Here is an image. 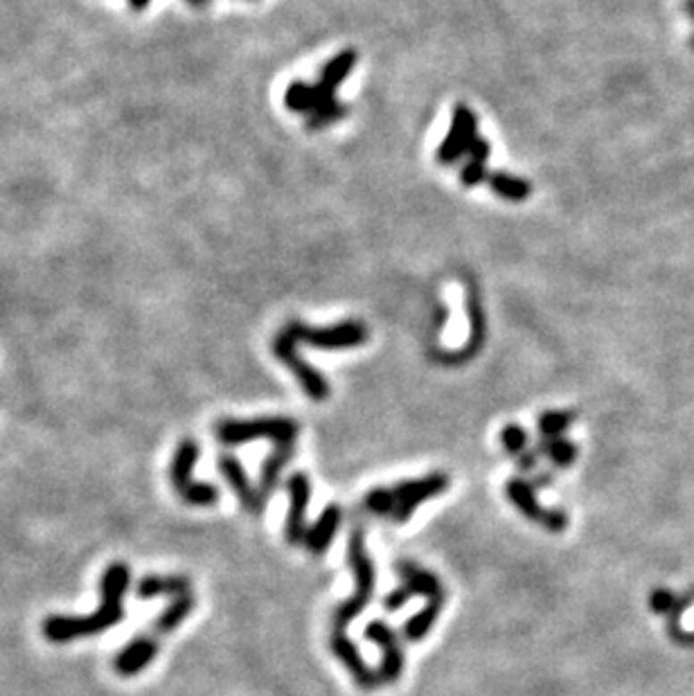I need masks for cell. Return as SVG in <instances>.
<instances>
[{
  "label": "cell",
  "instance_id": "e0dca14e",
  "mask_svg": "<svg viewBox=\"0 0 694 696\" xmlns=\"http://www.w3.org/2000/svg\"><path fill=\"white\" fill-rule=\"evenodd\" d=\"M397 573L399 577H402V586H406V589L413 595H418V598H444V586H442V581L437 580L436 573L427 571L422 565L413 564V561H402V564H397Z\"/></svg>",
  "mask_w": 694,
  "mask_h": 696
},
{
  "label": "cell",
  "instance_id": "9c48e42d",
  "mask_svg": "<svg viewBox=\"0 0 694 696\" xmlns=\"http://www.w3.org/2000/svg\"><path fill=\"white\" fill-rule=\"evenodd\" d=\"M478 138V117L467 104H455L453 115H451L449 133H446L444 142L437 149V163L440 165H455L462 156H467L471 142Z\"/></svg>",
  "mask_w": 694,
  "mask_h": 696
},
{
  "label": "cell",
  "instance_id": "4fadbf2b",
  "mask_svg": "<svg viewBox=\"0 0 694 696\" xmlns=\"http://www.w3.org/2000/svg\"><path fill=\"white\" fill-rule=\"evenodd\" d=\"M160 651V638L154 636L151 631L140 633L133 641H129L123 649L118 651L115 660H113V667L120 676H136V674L145 672L151 663L156 660Z\"/></svg>",
  "mask_w": 694,
  "mask_h": 696
},
{
  "label": "cell",
  "instance_id": "4316f807",
  "mask_svg": "<svg viewBox=\"0 0 694 696\" xmlns=\"http://www.w3.org/2000/svg\"><path fill=\"white\" fill-rule=\"evenodd\" d=\"M577 420L575 411H548L537 421V430L541 437H562Z\"/></svg>",
  "mask_w": 694,
  "mask_h": 696
},
{
  "label": "cell",
  "instance_id": "52a82bcc",
  "mask_svg": "<svg viewBox=\"0 0 694 696\" xmlns=\"http://www.w3.org/2000/svg\"><path fill=\"white\" fill-rule=\"evenodd\" d=\"M449 476L442 471H433L424 478H415V480H403L397 487H393L394 491V523H406L410 516L415 514L419 505L427 503V500L436 498V496L444 494L449 489Z\"/></svg>",
  "mask_w": 694,
  "mask_h": 696
},
{
  "label": "cell",
  "instance_id": "8fae6325",
  "mask_svg": "<svg viewBox=\"0 0 694 696\" xmlns=\"http://www.w3.org/2000/svg\"><path fill=\"white\" fill-rule=\"evenodd\" d=\"M219 464V473L225 478L228 487L233 489V494L240 500L241 510L249 512L250 516H259L267 507V496L262 494L258 485H253L250 476L246 473V469L241 467L240 460L233 454H224L216 460Z\"/></svg>",
  "mask_w": 694,
  "mask_h": 696
},
{
  "label": "cell",
  "instance_id": "d6986e66",
  "mask_svg": "<svg viewBox=\"0 0 694 696\" xmlns=\"http://www.w3.org/2000/svg\"><path fill=\"white\" fill-rule=\"evenodd\" d=\"M194 607H197V599H194L192 593L172 598V602H169L167 607L163 608V613L156 617V622L149 626V631L158 638L169 636V633H174V631L179 629V626L183 624V622L188 620L190 615H192Z\"/></svg>",
  "mask_w": 694,
  "mask_h": 696
},
{
  "label": "cell",
  "instance_id": "83f0119b",
  "mask_svg": "<svg viewBox=\"0 0 694 696\" xmlns=\"http://www.w3.org/2000/svg\"><path fill=\"white\" fill-rule=\"evenodd\" d=\"M345 115H347L345 104L338 102V99H332V102L316 106L314 111L307 115V129H311V132H320V129H327V126H332L334 122H338Z\"/></svg>",
  "mask_w": 694,
  "mask_h": 696
},
{
  "label": "cell",
  "instance_id": "f546056e",
  "mask_svg": "<svg viewBox=\"0 0 694 696\" xmlns=\"http://www.w3.org/2000/svg\"><path fill=\"white\" fill-rule=\"evenodd\" d=\"M394 505H397V500H394L393 489H385V487H375V489H370L366 494V507L377 516H385V514L393 516Z\"/></svg>",
  "mask_w": 694,
  "mask_h": 696
},
{
  "label": "cell",
  "instance_id": "4dcf8cb0",
  "mask_svg": "<svg viewBox=\"0 0 694 696\" xmlns=\"http://www.w3.org/2000/svg\"><path fill=\"white\" fill-rule=\"evenodd\" d=\"M489 178L487 167L485 163H474V160H467V165L460 169V182L465 187H476L480 182H485Z\"/></svg>",
  "mask_w": 694,
  "mask_h": 696
},
{
  "label": "cell",
  "instance_id": "cb8c5ba5",
  "mask_svg": "<svg viewBox=\"0 0 694 696\" xmlns=\"http://www.w3.org/2000/svg\"><path fill=\"white\" fill-rule=\"evenodd\" d=\"M442 607H444V598L428 599L427 607H424L422 611L415 613V615L403 624V636H406V641L410 642L424 641V638L428 636V631L436 626L437 617H440L442 613Z\"/></svg>",
  "mask_w": 694,
  "mask_h": 696
},
{
  "label": "cell",
  "instance_id": "1f68e13d",
  "mask_svg": "<svg viewBox=\"0 0 694 696\" xmlns=\"http://www.w3.org/2000/svg\"><path fill=\"white\" fill-rule=\"evenodd\" d=\"M410 598H415V595L410 593V590L406 589V586H399V589L390 590V593L385 595V598H384V607H385V611H390V613H397L399 608H402V607H406V604L410 602Z\"/></svg>",
  "mask_w": 694,
  "mask_h": 696
},
{
  "label": "cell",
  "instance_id": "30bf717a",
  "mask_svg": "<svg viewBox=\"0 0 694 696\" xmlns=\"http://www.w3.org/2000/svg\"><path fill=\"white\" fill-rule=\"evenodd\" d=\"M363 636L375 642L381 651V665L379 672H377L379 683H385V685L397 683L399 676L403 674L406 656H403V649L402 645H399V638L393 626L384 620H372L370 624L366 626V631H363Z\"/></svg>",
  "mask_w": 694,
  "mask_h": 696
},
{
  "label": "cell",
  "instance_id": "d590c367",
  "mask_svg": "<svg viewBox=\"0 0 694 696\" xmlns=\"http://www.w3.org/2000/svg\"><path fill=\"white\" fill-rule=\"evenodd\" d=\"M190 7H206L207 5V0H185Z\"/></svg>",
  "mask_w": 694,
  "mask_h": 696
},
{
  "label": "cell",
  "instance_id": "5bb4252c",
  "mask_svg": "<svg viewBox=\"0 0 694 696\" xmlns=\"http://www.w3.org/2000/svg\"><path fill=\"white\" fill-rule=\"evenodd\" d=\"M467 311H470V320H471V332H470V341L462 350L458 352H442L437 354V361L446 365H460L467 363V361L474 359L485 345V334H487V325H485V313L483 307H480L478 300V291L474 286H470V293H467Z\"/></svg>",
  "mask_w": 694,
  "mask_h": 696
},
{
  "label": "cell",
  "instance_id": "e575fe53",
  "mask_svg": "<svg viewBox=\"0 0 694 696\" xmlns=\"http://www.w3.org/2000/svg\"><path fill=\"white\" fill-rule=\"evenodd\" d=\"M683 14L688 16L690 21H694V0H685V3H683Z\"/></svg>",
  "mask_w": 694,
  "mask_h": 696
},
{
  "label": "cell",
  "instance_id": "5b68a950",
  "mask_svg": "<svg viewBox=\"0 0 694 696\" xmlns=\"http://www.w3.org/2000/svg\"><path fill=\"white\" fill-rule=\"evenodd\" d=\"M284 329L292 338L302 345L316 347V350H352L368 343V327L361 320H343L332 327H309L300 320L286 323Z\"/></svg>",
  "mask_w": 694,
  "mask_h": 696
},
{
  "label": "cell",
  "instance_id": "7c38bea8",
  "mask_svg": "<svg viewBox=\"0 0 694 696\" xmlns=\"http://www.w3.org/2000/svg\"><path fill=\"white\" fill-rule=\"evenodd\" d=\"M289 491V514H286L284 537L289 546L305 543L307 534V507L311 500V480L305 471H296L286 480Z\"/></svg>",
  "mask_w": 694,
  "mask_h": 696
},
{
  "label": "cell",
  "instance_id": "ffe728a7",
  "mask_svg": "<svg viewBox=\"0 0 694 696\" xmlns=\"http://www.w3.org/2000/svg\"><path fill=\"white\" fill-rule=\"evenodd\" d=\"M185 593H192L190 580L185 575H147L138 581V598L140 599L179 598Z\"/></svg>",
  "mask_w": 694,
  "mask_h": 696
},
{
  "label": "cell",
  "instance_id": "7402d4cb",
  "mask_svg": "<svg viewBox=\"0 0 694 696\" xmlns=\"http://www.w3.org/2000/svg\"><path fill=\"white\" fill-rule=\"evenodd\" d=\"M487 185L492 187V192L501 197L503 201L510 203H523L530 199L532 182L526 178L514 176L507 172H492L487 178Z\"/></svg>",
  "mask_w": 694,
  "mask_h": 696
},
{
  "label": "cell",
  "instance_id": "6da1fadb",
  "mask_svg": "<svg viewBox=\"0 0 694 696\" xmlns=\"http://www.w3.org/2000/svg\"><path fill=\"white\" fill-rule=\"evenodd\" d=\"M131 584V568L123 561H115L104 571L99 590L102 602L90 615H47L41 629L46 641L55 645H66L72 641H84L108 631L124 620V595Z\"/></svg>",
  "mask_w": 694,
  "mask_h": 696
},
{
  "label": "cell",
  "instance_id": "836d02e7",
  "mask_svg": "<svg viewBox=\"0 0 694 696\" xmlns=\"http://www.w3.org/2000/svg\"><path fill=\"white\" fill-rule=\"evenodd\" d=\"M149 3L151 0H129V5H131L136 12L147 10V7H149Z\"/></svg>",
  "mask_w": 694,
  "mask_h": 696
},
{
  "label": "cell",
  "instance_id": "277c9868",
  "mask_svg": "<svg viewBox=\"0 0 694 696\" xmlns=\"http://www.w3.org/2000/svg\"><path fill=\"white\" fill-rule=\"evenodd\" d=\"M199 446L197 439H183L172 455L169 463V480L176 494L192 507H215L219 503V489L210 482L194 480V467L199 463Z\"/></svg>",
  "mask_w": 694,
  "mask_h": 696
},
{
  "label": "cell",
  "instance_id": "8992f818",
  "mask_svg": "<svg viewBox=\"0 0 694 696\" xmlns=\"http://www.w3.org/2000/svg\"><path fill=\"white\" fill-rule=\"evenodd\" d=\"M271 347L275 359L280 361L284 368L292 369V374L296 377V381L300 384V388L305 390V395L311 399V402H325V399L329 397L332 388H329L327 378H325L314 365H309L300 354H298V343L293 341L292 334L286 332L284 327L275 334Z\"/></svg>",
  "mask_w": 694,
  "mask_h": 696
},
{
  "label": "cell",
  "instance_id": "8d00e7d4",
  "mask_svg": "<svg viewBox=\"0 0 694 696\" xmlns=\"http://www.w3.org/2000/svg\"><path fill=\"white\" fill-rule=\"evenodd\" d=\"M690 47H692V50H694V37L690 38Z\"/></svg>",
  "mask_w": 694,
  "mask_h": 696
},
{
  "label": "cell",
  "instance_id": "9a60e30c",
  "mask_svg": "<svg viewBox=\"0 0 694 696\" xmlns=\"http://www.w3.org/2000/svg\"><path fill=\"white\" fill-rule=\"evenodd\" d=\"M329 649L345 665L347 672L352 674L359 687H363V690H375V687L379 685V676L368 667L359 647L354 645V641H350L343 631H334V636L329 638Z\"/></svg>",
  "mask_w": 694,
  "mask_h": 696
},
{
  "label": "cell",
  "instance_id": "3957f363",
  "mask_svg": "<svg viewBox=\"0 0 694 696\" xmlns=\"http://www.w3.org/2000/svg\"><path fill=\"white\" fill-rule=\"evenodd\" d=\"M298 421L292 417H255V420H224L216 424V439L225 446L246 445L255 439H268L275 446L293 445L298 437Z\"/></svg>",
  "mask_w": 694,
  "mask_h": 696
},
{
  "label": "cell",
  "instance_id": "f1b7e54d",
  "mask_svg": "<svg viewBox=\"0 0 694 696\" xmlns=\"http://www.w3.org/2000/svg\"><path fill=\"white\" fill-rule=\"evenodd\" d=\"M685 599H679L676 598L672 590L667 589H656L652 590V595H649V607H652L654 613H661V615H670L672 617V624H679V617L681 613H683L685 608Z\"/></svg>",
  "mask_w": 694,
  "mask_h": 696
},
{
  "label": "cell",
  "instance_id": "d6a6232c",
  "mask_svg": "<svg viewBox=\"0 0 694 696\" xmlns=\"http://www.w3.org/2000/svg\"><path fill=\"white\" fill-rule=\"evenodd\" d=\"M489 154H492V149H489V142L480 136L476 138L474 142H471L470 151H467L470 160H474V163H487Z\"/></svg>",
  "mask_w": 694,
  "mask_h": 696
},
{
  "label": "cell",
  "instance_id": "7a4b0ae2",
  "mask_svg": "<svg viewBox=\"0 0 694 696\" xmlns=\"http://www.w3.org/2000/svg\"><path fill=\"white\" fill-rule=\"evenodd\" d=\"M347 564H350V568H352L354 573V593L334 613V626H336L338 631H343L350 622L357 620V617L366 611L368 604L372 602V598H375V564H372L370 552H368L363 534L359 532V530L350 534V541H347Z\"/></svg>",
  "mask_w": 694,
  "mask_h": 696
},
{
  "label": "cell",
  "instance_id": "ba28073f",
  "mask_svg": "<svg viewBox=\"0 0 694 696\" xmlns=\"http://www.w3.org/2000/svg\"><path fill=\"white\" fill-rule=\"evenodd\" d=\"M505 494L510 498V503L514 505L520 514L526 516L530 523L541 525L548 532H563L568 528V514L562 510H544L537 500L535 487L532 482L523 480V478H510L505 482Z\"/></svg>",
  "mask_w": 694,
  "mask_h": 696
},
{
  "label": "cell",
  "instance_id": "44dd1931",
  "mask_svg": "<svg viewBox=\"0 0 694 696\" xmlns=\"http://www.w3.org/2000/svg\"><path fill=\"white\" fill-rule=\"evenodd\" d=\"M501 445L507 454L519 460V467L523 471H532L537 467V455L530 451V435L520 424L503 426Z\"/></svg>",
  "mask_w": 694,
  "mask_h": 696
},
{
  "label": "cell",
  "instance_id": "484cf974",
  "mask_svg": "<svg viewBox=\"0 0 694 696\" xmlns=\"http://www.w3.org/2000/svg\"><path fill=\"white\" fill-rule=\"evenodd\" d=\"M537 451L541 455L550 460L557 467H571L572 463L577 460V446L575 442H571L568 437H541L539 445H537Z\"/></svg>",
  "mask_w": 694,
  "mask_h": 696
},
{
  "label": "cell",
  "instance_id": "ac0fdd59",
  "mask_svg": "<svg viewBox=\"0 0 694 696\" xmlns=\"http://www.w3.org/2000/svg\"><path fill=\"white\" fill-rule=\"evenodd\" d=\"M336 99V93H329L320 84H307V81H293L284 93V104L292 113H307L309 115L316 106Z\"/></svg>",
  "mask_w": 694,
  "mask_h": 696
},
{
  "label": "cell",
  "instance_id": "603a6c76",
  "mask_svg": "<svg viewBox=\"0 0 694 696\" xmlns=\"http://www.w3.org/2000/svg\"><path fill=\"white\" fill-rule=\"evenodd\" d=\"M357 61H359V52L352 50V47H350V50L338 52L336 56H332V59L323 66L318 84L323 86L325 90H329V93H336L338 86H341L343 81H345V77L354 71Z\"/></svg>",
  "mask_w": 694,
  "mask_h": 696
},
{
  "label": "cell",
  "instance_id": "d4e9b609",
  "mask_svg": "<svg viewBox=\"0 0 694 696\" xmlns=\"http://www.w3.org/2000/svg\"><path fill=\"white\" fill-rule=\"evenodd\" d=\"M292 455H293V445H284V446H275V449L271 451V455L264 460L262 471H259V489H262V494L267 496V498L271 496V491L275 489L277 482H280L282 471H284L286 463L292 460Z\"/></svg>",
  "mask_w": 694,
  "mask_h": 696
},
{
  "label": "cell",
  "instance_id": "2e32d148",
  "mask_svg": "<svg viewBox=\"0 0 694 696\" xmlns=\"http://www.w3.org/2000/svg\"><path fill=\"white\" fill-rule=\"evenodd\" d=\"M343 521V510L336 503L327 505L323 512H320L318 519L314 521L309 530L305 534V547L311 555H323L329 546H332L334 537H336L338 528H341Z\"/></svg>",
  "mask_w": 694,
  "mask_h": 696
}]
</instances>
